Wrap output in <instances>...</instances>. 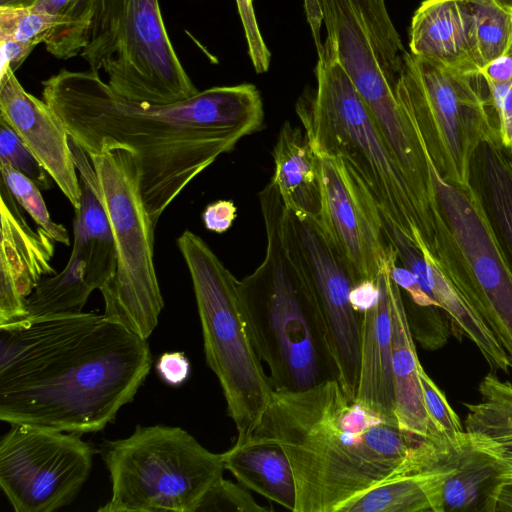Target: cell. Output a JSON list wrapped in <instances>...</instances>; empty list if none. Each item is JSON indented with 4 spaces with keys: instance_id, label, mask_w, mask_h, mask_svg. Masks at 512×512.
<instances>
[{
    "instance_id": "cell-1",
    "label": "cell",
    "mask_w": 512,
    "mask_h": 512,
    "mask_svg": "<svg viewBox=\"0 0 512 512\" xmlns=\"http://www.w3.org/2000/svg\"><path fill=\"white\" fill-rule=\"evenodd\" d=\"M42 99L88 154L125 149L138 161L140 189L156 226L186 186L264 118L253 84L216 86L170 103L132 101L99 72L66 68L42 81Z\"/></svg>"
},
{
    "instance_id": "cell-2",
    "label": "cell",
    "mask_w": 512,
    "mask_h": 512,
    "mask_svg": "<svg viewBox=\"0 0 512 512\" xmlns=\"http://www.w3.org/2000/svg\"><path fill=\"white\" fill-rule=\"evenodd\" d=\"M276 443L296 484L294 512H341L366 491L425 462L431 440L417 439L350 400L328 380L296 392L273 391L245 443ZM244 445V444H243Z\"/></svg>"
},
{
    "instance_id": "cell-3",
    "label": "cell",
    "mask_w": 512,
    "mask_h": 512,
    "mask_svg": "<svg viewBox=\"0 0 512 512\" xmlns=\"http://www.w3.org/2000/svg\"><path fill=\"white\" fill-rule=\"evenodd\" d=\"M147 339L102 318L35 373L0 388V420L79 435L130 403L152 366Z\"/></svg>"
},
{
    "instance_id": "cell-4",
    "label": "cell",
    "mask_w": 512,
    "mask_h": 512,
    "mask_svg": "<svg viewBox=\"0 0 512 512\" xmlns=\"http://www.w3.org/2000/svg\"><path fill=\"white\" fill-rule=\"evenodd\" d=\"M266 235L262 263L238 282L251 343L268 366L273 391L296 392L328 380L337 369L322 313L289 250L285 205L272 180L259 193Z\"/></svg>"
},
{
    "instance_id": "cell-5",
    "label": "cell",
    "mask_w": 512,
    "mask_h": 512,
    "mask_svg": "<svg viewBox=\"0 0 512 512\" xmlns=\"http://www.w3.org/2000/svg\"><path fill=\"white\" fill-rule=\"evenodd\" d=\"M316 86L299 96L296 113L317 155L340 157L360 176L380 212L417 246L433 251L434 229L423 215L367 106L324 42Z\"/></svg>"
},
{
    "instance_id": "cell-6",
    "label": "cell",
    "mask_w": 512,
    "mask_h": 512,
    "mask_svg": "<svg viewBox=\"0 0 512 512\" xmlns=\"http://www.w3.org/2000/svg\"><path fill=\"white\" fill-rule=\"evenodd\" d=\"M325 42L367 106L407 184L430 177L420 136L402 109L396 84L407 53L385 0H318Z\"/></svg>"
},
{
    "instance_id": "cell-7",
    "label": "cell",
    "mask_w": 512,
    "mask_h": 512,
    "mask_svg": "<svg viewBox=\"0 0 512 512\" xmlns=\"http://www.w3.org/2000/svg\"><path fill=\"white\" fill-rule=\"evenodd\" d=\"M176 244L192 280L206 362L218 378L236 426L234 445H243L258 426L273 389L245 326L239 280L194 232L185 230Z\"/></svg>"
},
{
    "instance_id": "cell-8",
    "label": "cell",
    "mask_w": 512,
    "mask_h": 512,
    "mask_svg": "<svg viewBox=\"0 0 512 512\" xmlns=\"http://www.w3.org/2000/svg\"><path fill=\"white\" fill-rule=\"evenodd\" d=\"M102 458L111 497L99 512H196L225 470L222 453L165 425H137L130 436L105 443Z\"/></svg>"
},
{
    "instance_id": "cell-9",
    "label": "cell",
    "mask_w": 512,
    "mask_h": 512,
    "mask_svg": "<svg viewBox=\"0 0 512 512\" xmlns=\"http://www.w3.org/2000/svg\"><path fill=\"white\" fill-rule=\"evenodd\" d=\"M80 56L132 101L170 104L199 92L170 40L159 0H95L89 43Z\"/></svg>"
},
{
    "instance_id": "cell-10",
    "label": "cell",
    "mask_w": 512,
    "mask_h": 512,
    "mask_svg": "<svg viewBox=\"0 0 512 512\" xmlns=\"http://www.w3.org/2000/svg\"><path fill=\"white\" fill-rule=\"evenodd\" d=\"M111 225L116 271L100 289L105 319L147 339L164 306L154 265L152 218L140 189L137 159L125 149L88 154Z\"/></svg>"
},
{
    "instance_id": "cell-11",
    "label": "cell",
    "mask_w": 512,
    "mask_h": 512,
    "mask_svg": "<svg viewBox=\"0 0 512 512\" xmlns=\"http://www.w3.org/2000/svg\"><path fill=\"white\" fill-rule=\"evenodd\" d=\"M396 96L439 175L451 184L467 187L474 152L495 136L482 76L407 51Z\"/></svg>"
},
{
    "instance_id": "cell-12",
    "label": "cell",
    "mask_w": 512,
    "mask_h": 512,
    "mask_svg": "<svg viewBox=\"0 0 512 512\" xmlns=\"http://www.w3.org/2000/svg\"><path fill=\"white\" fill-rule=\"evenodd\" d=\"M432 253L491 329L512 363V268L469 186L445 181L432 163Z\"/></svg>"
},
{
    "instance_id": "cell-13",
    "label": "cell",
    "mask_w": 512,
    "mask_h": 512,
    "mask_svg": "<svg viewBox=\"0 0 512 512\" xmlns=\"http://www.w3.org/2000/svg\"><path fill=\"white\" fill-rule=\"evenodd\" d=\"M95 449L81 435L13 424L0 441V486L16 512L71 504L92 469Z\"/></svg>"
},
{
    "instance_id": "cell-14",
    "label": "cell",
    "mask_w": 512,
    "mask_h": 512,
    "mask_svg": "<svg viewBox=\"0 0 512 512\" xmlns=\"http://www.w3.org/2000/svg\"><path fill=\"white\" fill-rule=\"evenodd\" d=\"M284 233L326 324L337 381L354 401L360 371V315L350 302L355 282L326 239L319 220L299 217L286 209Z\"/></svg>"
},
{
    "instance_id": "cell-15",
    "label": "cell",
    "mask_w": 512,
    "mask_h": 512,
    "mask_svg": "<svg viewBox=\"0 0 512 512\" xmlns=\"http://www.w3.org/2000/svg\"><path fill=\"white\" fill-rule=\"evenodd\" d=\"M318 157L321 229L355 284L376 281L393 249L384 236L379 206L346 161L335 156Z\"/></svg>"
},
{
    "instance_id": "cell-16",
    "label": "cell",
    "mask_w": 512,
    "mask_h": 512,
    "mask_svg": "<svg viewBox=\"0 0 512 512\" xmlns=\"http://www.w3.org/2000/svg\"><path fill=\"white\" fill-rule=\"evenodd\" d=\"M0 325L27 317L25 299L51 265L54 239L41 227L33 230L8 186L0 180Z\"/></svg>"
},
{
    "instance_id": "cell-17",
    "label": "cell",
    "mask_w": 512,
    "mask_h": 512,
    "mask_svg": "<svg viewBox=\"0 0 512 512\" xmlns=\"http://www.w3.org/2000/svg\"><path fill=\"white\" fill-rule=\"evenodd\" d=\"M0 118L21 137L77 209L81 188L68 131L43 99L24 89L11 67L0 71Z\"/></svg>"
},
{
    "instance_id": "cell-18",
    "label": "cell",
    "mask_w": 512,
    "mask_h": 512,
    "mask_svg": "<svg viewBox=\"0 0 512 512\" xmlns=\"http://www.w3.org/2000/svg\"><path fill=\"white\" fill-rule=\"evenodd\" d=\"M101 318L81 311L27 316L0 325V388L35 373Z\"/></svg>"
},
{
    "instance_id": "cell-19",
    "label": "cell",
    "mask_w": 512,
    "mask_h": 512,
    "mask_svg": "<svg viewBox=\"0 0 512 512\" xmlns=\"http://www.w3.org/2000/svg\"><path fill=\"white\" fill-rule=\"evenodd\" d=\"M388 275L389 264L377 278L380 291L377 303L359 313L360 371L355 401L398 426L392 377V319Z\"/></svg>"
},
{
    "instance_id": "cell-20",
    "label": "cell",
    "mask_w": 512,
    "mask_h": 512,
    "mask_svg": "<svg viewBox=\"0 0 512 512\" xmlns=\"http://www.w3.org/2000/svg\"><path fill=\"white\" fill-rule=\"evenodd\" d=\"M115 247L92 241L72 246L64 269L43 278L25 299L27 316L81 312L90 294L104 287L116 271Z\"/></svg>"
},
{
    "instance_id": "cell-21",
    "label": "cell",
    "mask_w": 512,
    "mask_h": 512,
    "mask_svg": "<svg viewBox=\"0 0 512 512\" xmlns=\"http://www.w3.org/2000/svg\"><path fill=\"white\" fill-rule=\"evenodd\" d=\"M463 450L442 443L421 465L366 491L341 512H444V485Z\"/></svg>"
},
{
    "instance_id": "cell-22",
    "label": "cell",
    "mask_w": 512,
    "mask_h": 512,
    "mask_svg": "<svg viewBox=\"0 0 512 512\" xmlns=\"http://www.w3.org/2000/svg\"><path fill=\"white\" fill-rule=\"evenodd\" d=\"M413 55L467 74H480L463 0H424L410 25Z\"/></svg>"
},
{
    "instance_id": "cell-23",
    "label": "cell",
    "mask_w": 512,
    "mask_h": 512,
    "mask_svg": "<svg viewBox=\"0 0 512 512\" xmlns=\"http://www.w3.org/2000/svg\"><path fill=\"white\" fill-rule=\"evenodd\" d=\"M388 293L392 319V377L395 416L405 433L424 440L436 432L430 421L420 379L421 363L411 333L403 296L399 286L388 275Z\"/></svg>"
},
{
    "instance_id": "cell-24",
    "label": "cell",
    "mask_w": 512,
    "mask_h": 512,
    "mask_svg": "<svg viewBox=\"0 0 512 512\" xmlns=\"http://www.w3.org/2000/svg\"><path fill=\"white\" fill-rule=\"evenodd\" d=\"M478 390L480 401L464 404L469 443L492 460L500 482H512V383L490 372Z\"/></svg>"
},
{
    "instance_id": "cell-25",
    "label": "cell",
    "mask_w": 512,
    "mask_h": 512,
    "mask_svg": "<svg viewBox=\"0 0 512 512\" xmlns=\"http://www.w3.org/2000/svg\"><path fill=\"white\" fill-rule=\"evenodd\" d=\"M274 174L281 199L291 213L319 220L321 188L319 157L299 128L286 121L273 149Z\"/></svg>"
},
{
    "instance_id": "cell-26",
    "label": "cell",
    "mask_w": 512,
    "mask_h": 512,
    "mask_svg": "<svg viewBox=\"0 0 512 512\" xmlns=\"http://www.w3.org/2000/svg\"><path fill=\"white\" fill-rule=\"evenodd\" d=\"M468 186L512 268V155L496 137L483 141L474 152Z\"/></svg>"
},
{
    "instance_id": "cell-27",
    "label": "cell",
    "mask_w": 512,
    "mask_h": 512,
    "mask_svg": "<svg viewBox=\"0 0 512 512\" xmlns=\"http://www.w3.org/2000/svg\"><path fill=\"white\" fill-rule=\"evenodd\" d=\"M417 246L426 261V272L420 286L446 313L452 334L458 339L465 336L471 340L492 370L508 373L512 363L491 329L444 274L422 237H419Z\"/></svg>"
},
{
    "instance_id": "cell-28",
    "label": "cell",
    "mask_w": 512,
    "mask_h": 512,
    "mask_svg": "<svg viewBox=\"0 0 512 512\" xmlns=\"http://www.w3.org/2000/svg\"><path fill=\"white\" fill-rule=\"evenodd\" d=\"M222 457L225 469L239 484L294 512L295 478L280 445L267 442L233 445Z\"/></svg>"
},
{
    "instance_id": "cell-29",
    "label": "cell",
    "mask_w": 512,
    "mask_h": 512,
    "mask_svg": "<svg viewBox=\"0 0 512 512\" xmlns=\"http://www.w3.org/2000/svg\"><path fill=\"white\" fill-rule=\"evenodd\" d=\"M498 482L492 460L469 443L461 453L455 471L445 482L444 512H484L486 501Z\"/></svg>"
},
{
    "instance_id": "cell-30",
    "label": "cell",
    "mask_w": 512,
    "mask_h": 512,
    "mask_svg": "<svg viewBox=\"0 0 512 512\" xmlns=\"http://www.w3.org/2000/svg\"><path fill=\"white\" fill-rule=\"evenodd\" d=\"M69 143L81 188L79 206L74 209L73 246H84L92 241L114 245L111 225L91 159L71 137Z\"/></svg>"
},
{
    "instance_id": "cell-31",
    "label": "cell",
    "mask_w": 512,
    "mask_h": 512,
    "mask_svg": "<svg viewBox=\"0 0 512 512\" xmlns=\"http://www.w3.org/2000/svg\"><path fill=\"white\" fill-rule=\"evenodd\" d=\"M32 7L58 22L44 43L52 56L67 60L81 54L89 43L95 0H37Z\"/></svg>"
},
{
    "instance_id": "cell-32",
    "label": "cell",
    "mask_w": 512,
    "mask_h": 512,
    "mask_svg": "<svg viewBox=\"0 0 512 512\" xmlns=\"http://www.w3.org/2000/svg\"><path fill=\"white\" fill-rule=\"evenodd\" d=\"M480 71L512 48V11L496 0H463Z\"/></svg>"
},
{
    "instance_id": "cell-33",
    "label": "cell",
    "mask_w": 512,
    "mask_h": 512,
    "mask_svg": "<svg viewBox=\"0 0 512 512\" xmlns=\"http://www.w3.org/2000/svg\"><path fill=\"white\" fill-rule=\"evenodd\" d=\"M57 26L52 15L32 6H0V39L13 40L34 50L46 42Z\"/></svg>"
},
{
    "instance_id": "cell-34",
    "label": "cell",
    "mask_w": 512,
    "mask_h": 512,
    "mask_svg": "<svg viewBox=\"0 0 512 512\" xmlns=\"http://www.w3.org/2000/svg\"><path fill=\"white\" fill-rule=\"evenodd\" d=\"M1 178L8 186L18 204L56 242L70 245L68 231L62 224L53 222L41 194V189L28 177L7 164L0 163Z\"/></svg>"
},
{
    "instance_id": "cell-35",
    "label": "cell",
    "mask_w": 512,
    "mask_h": 512,
    "mask_svg": "<svg viewBox=\"0 0 512 512\" xmlns=\"http://www.w3.org/2000/svg\"><path fill=\"white\" fill-rule=\"evenodd\" d=\"M420 379L425 406L434 430L443 435L454 448L463 450L469 441L458 415L450 406L444 392L422 366Z\"/></svg>"
},
{
    "instance_id": "cell-36",
    "label": "cell",
    "mask_w": 512,
    "mask_h": 512,
    "mask_svg": "<svg viewBox=\"0 0 512 512\" xmlns=\"http://www.w3.org/2000/svg\"><path fill=\"white\" fill-rule=\"evenodd\" d=\"M0 163H4L32 180L41 190L50 189L52 178L36 156L13 130L0 118Z\"/></svg>"
},
{
    "instance_id": "cell-37",
    "label": "cell",
    "mask_w": 512,
    "mask_h": 512,
    "mask_svg": "<svg viewBox=\"0 0 512 512\" xmlns=\"http://www.w3.org/2000/svg\"><path fill=\"white\" fill-rule=\"evenodd\" d=\"M206 511L263 512L267 509L255 501L247 488L222 477L207 491L196 510Z\"/></svg>"
},
{
    "instance_id": "cell-38",
    "label": "cell",
    "mask_w": 512,
    "mask_h": 512,
    "mask_svg": "<svg viewBox=\"0 0 512 512\" xmlns=\"http://www.w3.org/2000/svg\"><path fill=\"white\" fill-rule=\"evenodd\" d=\"M238 13L243 25L248 54L256 73L269 69L271 53L265 44L257 24L253 0H236Z\"/></svg>"
},
{
    "instance_id": "cell-39",
    "label": "cell",
    "mask_w": 512,
    "mask_h": 512,
    "mask_svg": "<svg viewBox=\"0 0 512 512\" xmlns=\"http://www.w3.org/2000/svg\"><path fill=\"white\" fill-rule=\"evenodd\" d=\"M388 264L392 280L400 289L406 292L410 304L420 307H440L439 304L422 289L415 275L403 265H398V257L394 247L390 254Z\"/></svg>"
},
{
    "instance_id": "cell-40",
    "label": "cell",
    "mask_w": 512,
    "mask_h": 512,
    "mask_svg": "<svg viewBox=\"0 0 512 512\" xmlns=\"http://www.w3.org/2000/svg\"><path fill=\"white\" fill-rule=\"evenodd\" d=\"M156 370L167 384L179 386L190 374V363L183 352H166L159 357Z\"/></svg>"
},
{
    "instance_id": "cell-41",
    "label": "cell",
    "mask_w": 512,
    "mask_h": 512,
    "mask_svg": "<svg viewBox=\"0 0 512 512\" xmlns=\"http://www.w3.org/2000/svg\"><path fill=\"white\" fill-rule=\"evenodd\" d=\"M237 208L231 200H218L206 206L202 220L207 230L223 233L233 224Z\"/></svg>"
},
{
    "instance_id": "cell-42",
    "label": "cell",
    "mask_w": 512,
    "mask_h": 512,
    "mask_svg": "<svg viewBox=\"0 0 512 512\" xmlns=\"http://www.w3.org/2000/svg\"><path fill=\"white\" fill-rule=\"evenodd\" d=\"M379 294L377 280H362L353 286L350 292V302L353 309L359 314L377 303Z\"/></svg>"
},
{
    "instance_id": "cell-43",
    "label": "cell",
    "mask_w": 512,
    "mask_h": 512,
    "mask_svg": "<svg viewBox=\"0 0 512 512\" xmlns=\"http://www.w3.org/2000/svg\"><path fill=\"white\" fill-rule=\"evenodd\" d=\"M486 84H502L512 79V48L480 71Z\"/></svg>"
},
{
    "instance_id": "cell-44",
    "label": "cell",
    "mask_w": 512,
    "mask_h": 512,
    "mask_svg": "<svg viewBox=\"0 0 512 512\" xmlns=\"http://www.w3.org/2000/svg\"><path fill=\"white\" fill-rule=\"evenodd\" d=\"M33 50L9 39H0L1 63L0 71L11 67L16 71Z\"/></svg>"
},
{
    "instance_id": "cell-45",
    "label": "cell",
    "mask_w": 512,
    "mask_h": 512,
    "mask_svg": "<svg viewBox=\"0 0 512 512\" xmlns=\"http://www.w3.org/2000/svg\"><path fill=\"white\" fill-rule=\"evenodd\" d=\"M512 511V482H498L490 493L484 512Z\"/></svg>"
},
{
    "instance_id": "cell-46",
    "label": "cell",
    "mask_w": 512,
    "mask_h": 512,
    "mask_svg": "<svg viewBox=\"0 0 512 512\" xmlns=\"http://www.w3.org/2000/svg\"><path fill=\"white\" fill-rule=\"evenodd\" d=\"M308 23L311 28L312 36L317 48V53L323 48L321 41V26L323 24V15L318 0H303Z\"/></svg>"
},
{
    "instance_id": "cell-47",
    "label": "cell",
    "mask_w": 512,
    "mask_h": 512,
    "mask_svg": "<svg viewBox=\"0 0 512 512\" xmlns=\"http://www.w3.org/2000/svg\"><path fill=\"white\" fill-rule=\"evenodd\" d=\"M37 0H0V6L27 7L32 6Z\"/></svg>"
},
{
    "instance_id": "cell-48",
    "label": "cell",
    "mask_w": 512,
    "mask_h": 512,
    "mask_svg": "<svg viewBox=\"0 0 512 512\" xmlns=\"http://www.w3.org/2000/svg\"><path fill=\"white\" fill-rule=\"evenodd\" d=\"M499 2L502 6L512 11V0H496Z\"/></svg>"
},
{
    "instance_id": "cell-49",
    "label": "cell",
    "mask_w": 512,
    "mask_h": 512,
    "mask_svg": "<svg viewBox=\"0 0 512 512\" xmlns=\"http://www.w3.org/2000/svg\"><path fill=\"white\" fill-rule=\"evenodd\" d=\"M511 155H512V153H511Z\"/></svg>"
}]
</instances>
